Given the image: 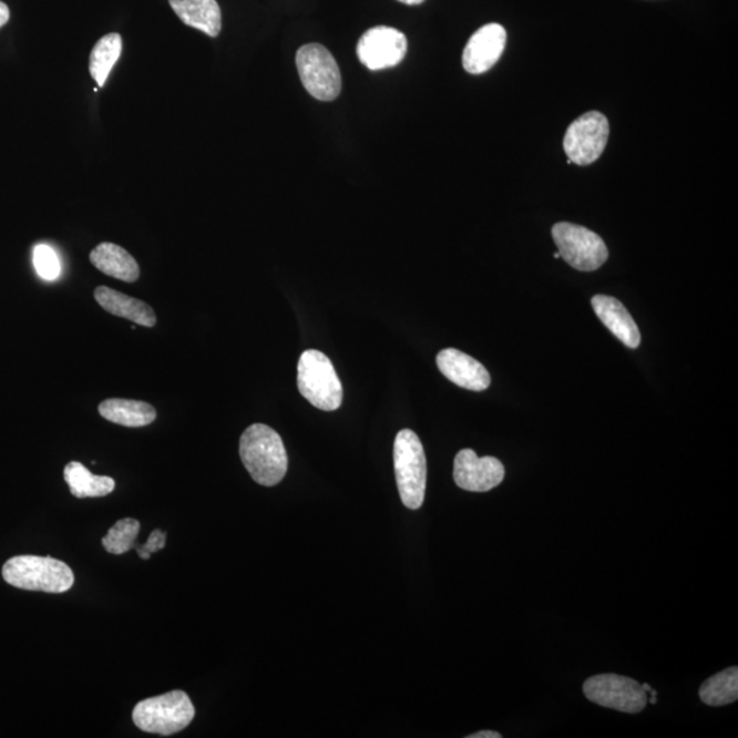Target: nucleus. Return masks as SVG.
<instances>
[{
	"mask_svg": "<svg viewBox=\"0 0 738 738\" xmlns=\"http://www.w3.org/2000/svg\"><path fill=\"white\" fill-rule=\"evenodd\" d=\"M4 582L16 588L47 594L68 593L74 585V573L68 564L51 556L19 555L6 562Z\"/></svg>",
	"mask_w": 738,
	"mask_h": 738,
	"instance_id": "nucleus-2",
	"label": "nucleus"
},
{
	"mask_svg": "<svg viewBox=\"0 0 738 738\" xmlns=\"http://www.w3.org/2000/svg\"><path fill=\"white\" fill-rule=\"evenodd\" d=\"M296 63L304 88L310 96L321 102H332L342 90L338 63L326 47L303 45L297 51Z\"/></svg>",
	"mask_w": 738,
	"mask_h": 738,
	"instance_id": "nucleus-6",
	"label": "nucleus"
},
{
	"mask_svg": "<svg viewBox=\"0 0 738 738\" xmlns=\"http://www.w3.org/2000/svg\"><path fill=\"white\" fill-rule=\"evenodd\" d=\"M166 544V533L161 530L152 531L148 541L144 544H136L134 549L137 550V554L142 560H150L151 554L161 552Z\"/></svg>",
	"mask_w": 738,
	"mask_h": 738,
	"instance_id": "nucleus-24",
	"label": "nucleus"
},
{
	"mask_svg": "<svg viewBox=\"0 0 738 738\" xmlns=\"http://www.w3.org/2000/svg\"><path fill=\"white\" fill-rule=\"evenodd\" d=\"M611 125L605 115L591 111L580 116L567 127L564 150L570 160L578 166H590L605 152Z\"/></svg>",
	"mask_w": 738,
	"mask_h": 738,
	"instance_id": "nucleus-9",
	"label": "nucleus"
},
{
	"mask_svg": "<svg viewBox=\"0 0 738 738\" xmlns=\"http://www.w3.org/2000/svg\"><path fill=\"white\" fill-rule=\"evenodd\" d=\"M64 482L75 498H99L111 494L115 490V480L109 476H96L86 470L81 462H69L63 471Z\"/></svg>",
	"mask_w": 738,
	"mask_h": 738,
	"instance_id": "nucleus-19",
	"label": "nucleus"
},
{
	"mask_svg": "<svg viewBox=\"0 0 738 738\" xmlns=\"http://www.w3.org/2000/svg\"><path fill=\"white\" fill-rule=\"evenodd\" d=\"M398 2H401L403 4H408V6H416V4L423 3L424 0H398Z\"/></svg>",
	"mask_w": 738,
	"mask_h": 738,
	"instance_id": "nucleus-27",
	"label": "nucleus"
},
{
	"mask_svg": "<svg viewBox=\"0 0 738 738\" xmlns=\"http://www.w3.org/2000/svg\"><path fill=\"white\" fill-rule=\"evenodd\" d=\"M34 268L41 278L55 280L61 275L60 257L49 245H38L33 252Z\"/></svg>",
	"mask_w": 738,
	"mask_h": 738,
	"instance_id": "nucleus-23",
	"label": "nucleus"
},
{
	"mask_svg": "<svg viewBox=\"0 0 738 738\" xmlns=\"http://www.w3.org/2000/svg\"><path fill=\"white\" fill-rule=\"evenodd\" d=\"M243 464L257 484L273 488L287 472V453L283 438L266 424H252L239 439Z\"/></svg>",
	"mask_w": 738,
	"mask_h": 738,
	"instance_id": "nucleus-1",
	"label": "nucleus"
},
{
	"mask_svg": "<svg viewBox=\"0 0 738 738\" xmlns=\"http://www.w3.org/2000/svg\"><path fill=\"white\" fill-rule=\"evenodd\" d=\"M554 257H555V259H560V257H561L560 252H555Z\"/></svg>",
	"mask_w": 738,
	"mask_h": 738,
	"instance_id": "nucleus-28",
	"label": "nucleus"
},
{
	"mask_svg": "<svg viewBox=\"0 0 738 738\" xmlns=\"http://www.w3.org/2000/svg\"><path fill=\"white\" fill-rule=\"evenodd\" d=\"M588 700L626 714H638L648 705V694L636 679L618 675H597L583 685Z\"/></svg>",
	"mask_w": 738,
	"mask_h": 738,
	"instance_id": "nucleus-8",
	"label": "nucleus"
},
{
	"mask_svg": "<svg viewBox=\"0 0 738 738\" xmlns=\"http://www.w3.org/2000/svg\"><path fill=\"white\" fill-rule=\"evenodd\" d=\"M195 706L184 690L150 697L133 710V722L145 734L172 736L191 725Z\"/></svg>",
	"mask_w": 738,
	"mask_h": 738,
	"instance_id": "nucleus-3",
	"label": "nucleus"
},
{
	"mask_svg": "<svg viewBox=\"0 0 738 738\" xmlns=\"http://www.w3.org/2000/svg\"><path fill=\"white\" fill-rule=\"evenodd\" d=\"M95 298L99 306L111 315L131 320L133 324L143 327L151 328L156 325L157 318L154 308L142 300H137V298L123 295V293L107 286L96 287Z\"/></svg>",
	"mask_w": 738,
	"mask_h": 738,
	"instance_id": "nucleus-15",
	"label": "nucleus"
},
{
	"mask_svg": "<svg viewBox=\"0 0 738 738\" xmlns=\"http://www.w3.org/2000/svg\"><path fill=\"white\" fill-rule=\"evenodd\" d=\"M501 734H496V731H491V730H483L479 731V734L470 735L468 738H501Z\"/></svg>",
	"mask_w": 738,
	"mask_h": 738,
	"instance_id": "nucleus-26",
	"label": "nucleus"
},
{
	"mask_svg": "<svg viewBox=\"0 0 738 738\" xmlns=\"http://www.w3.org/2000/svg\"><path fill=\"white\" fill-rule=\"evenodd\" d=\"M297 385L315 408L332 412L342 406L344 389L332 362L319 350L304 351L298 361Z\"/></svg>",
	"mask_w": 738,
	"mask_h": 738,
	"instance_id": "nucleus-4",
	"label": "nucleus"
},
{
	"mask_svg": "<svg viewBox=\"0 0 738 738\" xmlns=\"http://www.w3.org/2000/svg\"><path fill=\"white\" fill-rule=\"evenodd\" d=\"M439 371L447 377L450 382L460 386L462 389L471 391H484L490 388L491 377L482 365L464 351L457 349H444L437 356Z\"/></svg>",
	"mask_w": 738,
	"mask_h": 738,
	"instance_id": "nucleus-13",
	"label": "nucleus"
},
{
	"mask_svg": "<svg viewBox=\"0 0 738 738\" xmlns=\"http://www.w3.org/2000/svg\"><path fill=\"white\" fill-rule=\"evenodd\" d=\"M122 54V38L119 33L105 34L91 52L90 73L99 86H104L111 70Z\"/></svg>",
	"mask_w": 738,
	"mask_h": 738,
	"instance_id": "nucleus-21",
	"label": "nucleus"
},
{
	"mask_svg": "<svg viewBox=\"0 0 738 738\" xmlns=\"http://www.w3.org/2000/svg\"><path fill=\"white\" fill-rule=\"evenodd\" d=\"M700 700L707 706L722 707L731 705L738 697V669L729 667L707 679L699 689Z\"/></svg>",
	"mask_w": 738,
	"mask_h": 738,
	"instance_id": "nucleus-20",
	"label": "nucleus"
},
{
	"mask_svg": "<svg viewBox=\"0 0 738 738\" xmlns=\"http://www.w3.org/2000/svg\"><path fill=\"white\" fill-rule=\"evenodd\" d=\"M10 20V10L8 4L0 2V28L6 25Z\"/></svg>",
	"mask_w": 738,
	"mask_h": 738,
	"instance_id": "nucleus-25",
	"label": "nucleus"
},
{
	"mask_svg": "<svg viewBox=\"0 0 738 738\" xmlns=\"http://www.w3.org/2000/svg\"><path fill=\"white\" fill-rule=\"evenodd\" d=\"M552 234L562 259L578 271H595L605 265L607 246L590 228L561 222L553 226Z\"/></svg>",
	"mask_w": 738,
	"mask_h": 738,
	"instance_id": "nucleus-7",
	"label": "nucleus"
},
{
	"mask_svg": "<svg viewBox=\"0 0 738 738\" xmlns=\"http://www.w3.org/2000/svg\"><path fill=\"white\" fill-rule=\"evenodd\" d=\"M454 482L471 492H488L505 479V467L495 457H478L472 449L461 450L454 459Z\"/></svg>",
	"mask_w": 738,
	"mask_h": 738,
	"instance_id": "nucleus-11",
	"label": "nucleus"
},
{
	"mask_svg": "<svg viewBox=\"0 0 738 738\" xmlns=\"http://www.w3.org/2000/svg\"><path fill=\"white\" fill-rule=\"evenodd\" d=\"M185 25L216 38L222 29V11L216 0H168Z\"/></svg>",
	"mask_w": 738,
	"mask_h": 738,
	"instance_id": "nucleus-16",
	"label": "nucleus"
},
{
	"mask_svg": "<svg viewBox=\"0 0 738 738\" xmlns=\"http://www.w3.org/2000/svg\"><path fill=\"white\" fill-rule=\"evenodd\" d=\"M90 260L99 271L109 277L133 284L140 278V267L136 259L122 246L103 243L91 252Z\"/></svg>",
	"mask_w": 738,
	"mask_h": 738,
	"instance_id": "nucleus-17",
	"label": "nucleus"
},
{
	"mask_svg": "<svg viewBox=\"0 0 738 738\" xmlns=\"http://www.w3.org/2000/svg\"><path fill=\"white\" fill-rule=\"evenodd\" d=\"M140 532V523L134 519H123L115 523L102 539L105 552L122 555L131 552L136 546Z\"/></svg>",
	"mask_w": 738,
	"mask_h": 738,
	"instance_id": "nucleus-22",
	"label": "nucleus"
},
{
	"mask_svg": "<svg viewBox=\"0 0 738 738\" xmlns=\"http://www.w3.org/2000/svg\"><path fill=\"white\" fill-rule=\"evenodd\" d=\"M508 33L500 23H489L472 34L462 54V66L471 74L489 72L505 51Z\"/></svg>",
	"mask_w": 738,
	"mask_h": 738,
	"instance_id": "nucleus-12",
	"label": "nucleus"
},
{
	"mask_svg": "<svg viewBox=\"0 0 738 738\" xmlns=\"http://www.w3.org/2000/svg\"><path fill=\"white\" fill-rule=\"evenodd\" d=\"M407 51L406 34L390 27L369 29L357 44V57L372 72L397 66L406 58Z\"/></svg>",
	"mask_w": 738,
	"mask_h": 738,
	"instance_id": "nucleus-10",
	"label": "nucleus"
},
{
	"mask_svg": "<svg viewBox=\"0 0 738 738\" xmlns=\"http://www.w3.org/2000/svg\"><path fill=\"white\" fill-rule=\"evenodd\" d=\"M99 413L111 423L131 427H146L156 420V409L148 402L123 400V398H110L99 406Z\"/></svg>",
	"mask_w": 738,
	"mask_h": 738,
	"instance_id": "nucleus-18",
	"label": "nucleus"
},
{
	"mask_svg": "<svg viewBox=\"0 0 738 738\" xmlns=\"http://www.w3.org/2000/svg\"><path fill=\"white\" fill-rule=\"evenodd\" d=\"M394 468L403 505L418 511L426 496L427 460L423 444L412 430L398 432L394 442Z\"/></svg>",
	"mask_w": 738,
	"mask_h": 738,
	"instance_id": "nucleus-5",
	"label": "nucleus"
},
{
	"mask_svg": "<svg viewBox=\"0 0 738 738\" xmlns=\"http://www.w3.org/2000/svg\"><path fill=\"white\" fill-rule=\"evenodd\" d=\"M591 304H593L597 318L621 342L631 349L638 348L642 342L640 330L624 304H621L617 298L605 295L595 296Z\"/></svg>",
	"mask_w": 738,
	"mask_h": 738,
	"instance_id": "nucleus-14",
	"label": "nucleus"
}]
</instances>
